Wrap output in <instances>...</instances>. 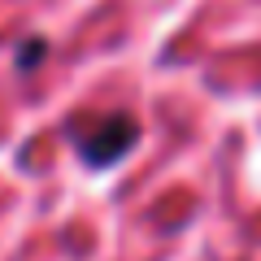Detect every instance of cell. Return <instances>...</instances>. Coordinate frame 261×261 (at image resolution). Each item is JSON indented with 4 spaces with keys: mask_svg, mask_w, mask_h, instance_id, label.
<instances>
[{
    "mask_svg": "<svg viewBox=\"0 0 261 261\" xmlns=\"http://www.w3.org/2000/svg\"><path fill=\"white\" fill-rule=\"evenodd\" d=\"M135 144H140V122L130 118V113H105L79 140V157L92 170H105V166H118L122 157H130Z\"/></svg>",
    "mask_w": 261,
    "mask_h": 261,
    "instance_id": "obj_1",
    "label": "cell"
},
{
    "mask_svg": "<svg viewBox=\"0 0 261 261\" xmlns=\"http://www.w3.org/2000/svg\"><path fill=\"white\" fill-rule=\"evenodd\" d=\"M44 53H48L44 39H31V44H22V48H18V70H35V61H39Z\"/></svg>",
    "mask_w": 261,
    "mask_h": 261,
    "instance_id": "obj_2",
    "label": "cell"
}]
</instances>
